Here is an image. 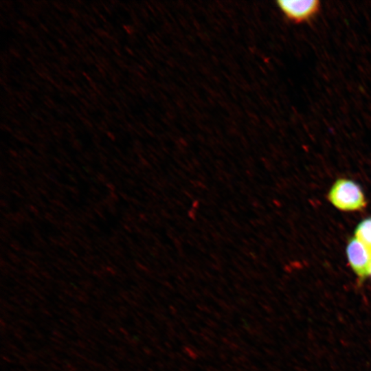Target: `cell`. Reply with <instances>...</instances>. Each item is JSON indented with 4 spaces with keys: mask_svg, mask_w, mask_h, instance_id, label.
I'll use <instances>...</instances> for the list:
<instances>
[{
    "mask_svg": "<svg viewBox=\"0 0 371 371\" xmlns=\"http://www.w3.org/2000/svg\"><path fill=\"white\" fill-rule=\"evenodd\" d=\"M278 6L290 21L299 23L311 20L320 9V1L317 0H280Z\"/></svg>",
    "mask_w": 371,
    "mask_h": 371,
    "instance_id": "cell-3",
    "label": "cell"
},
{
    "mask_svg": "<svg viewBox=\"0 0 371 371\" xmlns=\"http://www.w3.org/2000/svg\"><path fill=\"white\" fill-rule=\"evenodd\" d=\"M328 199L336 208L346 212L359 211L366 205L365 195L360 186L348 179H339L333 184Z\"/></svg>",
    "mask_w": 371,
    "mask_h": 371,
    "instance_id": "cell-1",
    "label": "cell"
},
{
    "mask_svg": "<svg viewBox=\"0 0 371 371\" xmlns=\"http://www.w3.org/2000/svg\"><path fill=\"white\" fill-rule=\"evenodd\" d=\"M370 276H371V273H370Z\"/></svg>",
    "mask_w": 371,
    "mask_h": 371,
    "instance_id": "cell-5",
    "label": "cell"
},
{
    "mask_svg": "<svg viewBox=\"0 0 371 371\" xmlns=\"http://www.w3.org/2000/svg\"><path fill=\"white\" fill-rule=\"evenodd\" d=\"M346 255L351 269L360 280L370 276L371 247L352 238L346 247Z\"/></svg>",
    "mask_w": 371,
    "mask_h": 371,
    "instance_id": "cell-2",
    "label": "cell"
},
{
    "mask_svg": "<svg viewBox=\"0 0 371 371\" xmlns=\"http://www.w3.org/2000/svg\"><path fill=\"white\" fill-rule=\"evenodd\" d=\"M355 238L371 247V217L359 223L355 229Z\"/></svg>",
    "mask_w": 371,
    "mask_h": 371,
    "instance_id": "cell-4",
    "label": "cell"
}]
</instances>
